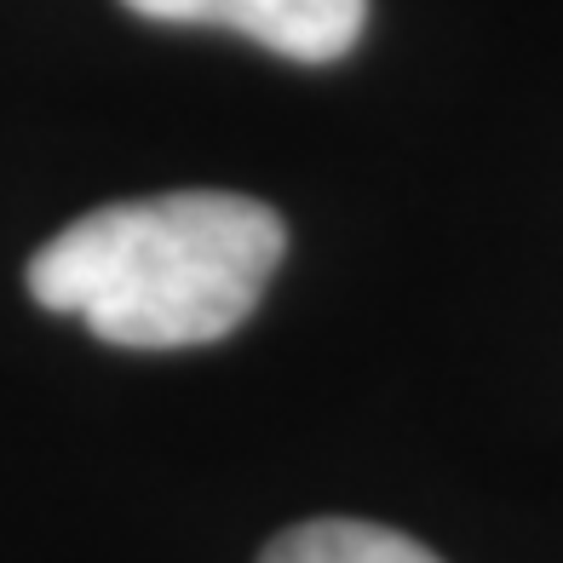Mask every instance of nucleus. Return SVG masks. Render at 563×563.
<instances>
[{"mask_svg":"<svg viewBox=\"0 0 563 563\" xmlns=\"http://www.w3.org/2000/svg\"><path fill=\"white\" fill-rule=\"evenodd\" d=\"M282 253L288 230L265 201L144 196L64 224L30 260V294L121 351H185L236 334Z\"/></svg>","mask_w":563,"mask_h":563,"instance_id":"1","label":"nucleus"},{"mask_svg":"<svg viewBox=\"0 0 563 563\" xmlns=\"http://www.w3.org/2000/svg\"><path fill=\"white\" fill-rule=\"evenodd\" d=\"M121 7L156 23H201V30L247 35L299 64L345 58L368 23V0H121Z\"/></svg>","mask_w":563,"mask_h":563,"instance_id":"2","label":"nucleus"},{"mask_svg":"<svg viewBox=\"0 0 563 563\" xmlns=\"http://www.w3.org/2000/svg\"><path fill=\"white\" fill-rule=\"evenodd\" d=\"M260 563H443L420 541L379 523H351V518H322L276 534Z\"/></svg>","mask_w":563,"mask_h":563,"instance_id":"3","label":"nucleus"}]
</instances>
